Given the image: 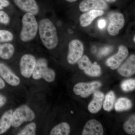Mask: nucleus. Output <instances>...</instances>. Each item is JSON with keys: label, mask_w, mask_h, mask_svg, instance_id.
<instances>
[{"label": "nucleus", "mask_w": 135, "mask_h": 135, "mask_svg": "<svg viewBox=\"0 0 135 135\" xmlns=\"http://www.w3.org/2000/svg\"><path fill=\"white\" fill-rule=\"evenodd\" d=\"M39 35L44 46L48 49H55L58 44L57 31L55 26L48 18L42 19L38 24Z\"/></svg>", "instance_id": "nucleus-1"}, {"label": "nucleus", "mask_w": 135, "mask_h": 135, "mask_svg": "<svg viewBox=\"0 0 135 135\" xmlns=\"http://www.w3.org/2000/svg\"><path fill=\"white\" fill-rule=\"evenodd\" d=\"M22 27L20 39L24 42L31 41L34 38L38 30V24L34 15L27 12L22 19Z\"/></svg>", "instance_id": "nucleus-2"}, {"label": "nucleus", "mask_w": 135, "mask_h": 135, "mask_svg": "<svg viewBox=\"0 0 135 135\" xmlns=\"http://www.w3.org/2000/svg\"><path fill=\"white\" fill-rule=\"evenodd\" d=\"M35 80L43 79L47 82L54 81L56 77L55 71L48 67L47 61L45 58H40L36 61V64L32 74Z\"/></svg>", "instance_id": "nucleus-3"}, {"label": "nucleus", "mask_w": 135, "mask_h": 135, "mask_svg": "<svg viewBox=\"0 0 135 135\" xmlns=\"http://www.w3.org/2000/svg\"><path fill=\"white\" fill-rule=\"evenodd\" d=\"M35 114L29 107L24 105L17 108L12 115V126L17 128L24 122H31L35 118Z\"/></svg>", "instance_id": "nucleus-4"}, {"label": "nucleus", "mask_w": 135, "mask_h": 135, "mask_svg": "<svg viewBox=\"0 0 135 135\" xmlns=\"http://www.w3.org/2000/svg\"><path fill=\"white\" fill-rule=\"evenodd\" d=\"M101 85V82L98 81L90 83L80 82L74 86L73 91L77 95L86 98L95 92Z\"/></svg>", "instance_id": "nucleus-5"}, {"label": "nucleus", "mask_w": 135, "mask_h": 135, "mask_svg": "<svg viewBox=\"0 0 135 135\" xmlns=\"http://www.w3.org/2000/svg\"><path fill=\"white\" fill-rule=\"evenodd\" d=\"M68 51L67 59L71 65L75 64L81 58L84 52L83 44L78 40H73L68 45Z\"/></svg>", "instance_id": "nucleus-6"}, {"label": "nucleus", "mask_w": 135, "mask_h": 135, "mask_svg": "<svg viewBox=\"0 0 135 135\" xmlns=\"http://www.w3.org/2000/svg\"><path fill=\"white\" fill-rule=\"evenodd\" d=\"M36 58L31 54H25L22 57L20 62V73L23 77L30 78L36 64Z\"/></svg>", "instance_id": "nucleus-7"}, {"label": "nucleus", "mask_w": 135, "mask_h": 135, "mask_svg": "<svg viewBox=\"0 0 135 135\" xmlns=\"http://www.w3.org/2000/svg\"><path fill=\"white\" fill-rule=\"evenodd\" d=\"M79 68L83 70L87 75L91 77H98L101 75L100 66L96 64L91 62L89 57L86 55L82 56L78 61Z\"/></svg>", "instance_id": "nucleus-8"}, {"label": "nucleus", "mask_w": 135, "mask_h": 135, "mask_svg": "<svg viewBox=\"0 0 135 135\" xmlns=\"http://www.w3.org/2000/svg\"><path fill=\"white\" fill-rule=\"evenodd\" d=\"M109 20L110 22L107 28L108 33L111 36H116L124 26L125 22L124 16L120 13H114L110 15Z\"/></svg>", "instance_id": "nucleus-9"}, {"label": "nucleus", "mask_w": 135, "mask_h": 135, "mask_svg": "<svg viewBox=\"0 0 135 135\" xmlns=\"http://www.w3.org/2000/svg\"><path fill=\"white\" fill-rule=\"evenodd\" d=\"M128 50L124 46H119L118 53L110 57L106 61V64L111 69H118L128 55Z\"/></svg>", "instance_id": "nucleus-10"}, {"label": "nucleus", "mask_w": 135, "mask_h": 135, "mask_svg": "<svg viewBox=\"0 0 135 135\" xmlns=\"http://www.w3.org/2000/svg\"><path fill=\"white\" fill-rule=\"evenodd\" d=\"M108 7L104 0H83L80 3L79 9L84 12L91 10H105Z\"/></svg>", "instance_id": "nucleus-11"}, {"label": "nucleus", "mask_w": 135, "mask_h": 135, "mask_svg": "<svg viewBox=\"0 0 135 135\" xmlns=\"http://www.w3.org/2000/svg\"><path fill=\"white\" fill-rule=\"evenodd\" d=\"M0 75L8 84L11 86H18L20 82L19 77L15 75L5 64L0 63Z\"/></svg>", "instance_id": "nucleus-12"}, {"label": "nucleus", "mask_w": 135, "mask_h": 135, "mask_svg": "<svg viewBox=\"0 0 135 135\" xmlns=\"http://www.w3.org/2000/svg\"><path fill=\"white\" fill-rule=\"evenodd\" d=\"M104 129L103 126L97 120L91 119L85 124L82 132V135H103Z\"/></svg>", "instance_id": "nucleus-13"}, {"label": "nucleus", "mask_w": 135, "mask_h": 135, "mask_svg": "<svg viewBox=\"0 0 135 135\" xmlns=\"http://www.w3.org/2000/svg\"><path fill=\"white\" fill-rule=\"evenodd\" d=\"M15 4L20 9L34 15H37L39 8L35 0H13Z\"/></svg>", "instance_id": "nucleus-14"}, {"label": "nucleus", "mask_w": 135, "mask_h": 135, "mask_svg": "<svg viewBox=\"0 0 135 135\" xmlns=\"http://www.w3.org/2000/svg\"><path fill=\"white\" fill-rule=\"evenodd\" d=\"M118 72L124 77H129L135 73V56L132 55L129 57L123 64L118 68Z\"/></svg>", "instance_id": "nucleus-15"}, {"label": "nucleus", "mask_w": 135, "mask_h": 135, "mask_svg": "<svg viewBox=\"0 0 135 135\" xmlns=\"http://www.w3.org/2000/svg\"><path fill=\"white\" fill-rule=\"evenodd\" d=\"M104 98V95L103 92L96 91L94 92L93 99L88 106V110L90 113H96L101 110Z\"/></svg>", "instance_id": "nucleus-16"}, {"label": "nucleus", "mask_w": 135, "mask_h": 135, "mask_svg": "<svg viewBox=\"0 0 135 135\" xmlns=\"http://www.w3.org/2000/svg\"><path fill=\"white\" fill-rule=\"evenodd\" d=\"M104 14L103 10H91L86 13H84L80 17V24L83 27L89 26L92 21L98 17L101 16Z\"/></svg>", "instance_id": "nucleus-17"}, {"label": "nucleus", "mask_w": 135, "mask_h": 135, "mask_svg": "<svg viewBox=\"0 0 135 135\" xmlns=\"http://www.w3.org/2000/svg\"><path fill=\"white\" fill-rule=\"evenodd\" d=\"M12 110H9L3 114L0 119V135L4 134L12 126Z\"/></svg>", "instance_id": "nucleus-18"}, {"label": "nucleus", "mask_w": 135, "mask_h": 135, "mask_svg": "<svg viewBox=\"0 0 135 135\" xmlns=\"http://www.w3.org/2000/svg\"><path fill=\"white\" fill-rule=\"evenodd\" d=\"M15 47L11 44H0V57L5 60L11 58L15 53Z\"/></svg>", "instance_id": "nucleus-19"}, {"label": "nucleus", "mask_w": 135, "mask_h": 135, "mask_svg": "<svg viewBox=\"0 0 135 135\" xmlns=\"http://www.w3.org/2000/svg\"><path fill=\"white\" fill-rule=\"evenodd\" d=\"M70 133V125L66 122L59 123L53 128L50 135H68Z\"/></svg>", "instance_id": "nucleus-20"}, {"label": "nucleus", "mask_w": 135, "mask_h": 135, "mask_svg": "<svg viewBox=\"0 0 135 135\" xmlns=\"http://www.w3.org/2000/svg\"><path fill=\"white\" fill-rule=\"evenodd\" d=\"M132 106V102L130 99L125 98H120L116 101L114 109L117 112H122L129 110Z\"/></svg>", "instance_id": "nucleus-21"}, {"label": "nucleus", "mask_w": 135, "mask_h": 135, "mask_svg": "<svg viewBox=\"0 0 135 135\" xmlns=\"http://www.w3.org/2000/svg\"><path fill=\"white\" fill-rule=\"evenodd\" d=\"M103 103V108L104 110L110 112L113 109L115 103V94L113 91H110L106 94Z\"/></svg>", "instance_id": "nucleus-22"}, {"label": "nucleus", "mask_w": 135, "mask_h": 135, "mask_svg": "<svg viewBox=\"0 0 135 135\" xmlns=\"http://www.w3.org/2000/svg\"><path fill=\"white\" fill-rule=\"evenodd\" d=\"M123 128L127 134L131 135L135 134V114L130 116L128 119L124 123Z\"/></svg>", "instance_id": "nucleus-23"}, {"label": "nucleus", "mask_w": 135, "mask_h": 135, "mask_svg": "<svg viewBox=\"0 0 135 135\" xmlns=\"http://www.w3.org/2000/svg\"><path fill=\"white\" fill-rule=\"evenodd\" d=\"M36 124L32 122L27 125L17 135H35L36 134Z\"/></svg>", "instance_id": "nucleus-24"}, {"label": "nucleus", "mask_w": 135, "mask_h": 135, "mask_svg": "<svg viewBox=\"0 0 135 135\" xmlns=\"http://www.w3.org/2000/svg\"><path fill=\"white\" fill-rule=\"evenodd\" d=\"M122 89L125 92H127L134 90L135 88L134 79H130L126 80L121 84Z\"/></svg>", "instance_id": "nucleus-25"}, {"label": "nucleus", "mask_w": 135, "mask_h": 135, "mask_svg": "<svg viewBox=\"0 0 135 135\" xmlns=\"http://www.w3.org/2000/svg\"><path fill=\"white\" fill-rule=\"evenodd\" d=\"M14 36L11 32L5 30H0V42H7L11 41Z\"/></svg>", "instance_id": "nucleus-26"}, {"label": "nucleus", "mask_w": 135, "mask_h": 135, "mask_svg": "<svg viewBox=\"0 0 135 135\" xmlns=\"http://www.w3.org/2000/svg\"><path fill=\"white\" fill-rule=\"evenodd\" d=\"M10 22L8 15L4 11H0V23L4 24H7Z\"/></svg>", "instance_id": "nucleus-27"}, {"label": "nucleus", "mask_w": 135, "mask_h": 135, "mask_svg": "<svg viewBox=\"0 0 135 135\" xmlns=\"http://www.w3.org/2000/svg\"><path fill=\"white\" fill-rule=\"evenodd\" d=\"M113 50V47L111 46H107L100 50L99 53V55L100 57L103 56L108 55L112 52Z\"/></svg>", "instance_id": "nucleus-28"}, {"label": "nucleus", "mask_w": 135, "mask_h": 135, "mask_svg": "<svg viewBox=\"0 0 135 135\" xmlns=\"http://www.w3.org/2000/svg\"><path fill=\"white\" fill-rule=\"evenodd\" d=\"M7 102V99L6 97L0 94V108L5 105Z\"/></svg>", "instance_id": "nucleus-29"}, {"label": "nucleus", "mask_w": 135, "mask_h": 135, "mask_svg": "<svg viewBox=\"0 0 135 135\" xmlns=\"http://www.w3.org/2000/svg\"><path fill=\"white\" fill-rule=\"evenodd\" d=\"M106 25V21L104 19H100L98 22V27L99 29H103Z\"/></svg>", "instance_id": "nucleus-30"}, {"label": "nucleus", "mask_w": 135, "mask_h": 135, "mask_svg": "<svg viewBox=\"0 0 135 135\" xmlns=\"http://www.w3.org/2000/svg\"><path fill=\"white\" fill-rule=\"evenodd\" d=\"M9 5V2L8 0H0V6L3 7H6Z\"/></svg>", "instance_id": "nucleus-31"}, {"label": "nucleus", "mask_w": 135, "mask_h": 135, "mask_svg": "<svg viewBox=\"0 0 135 135\" xmlns=\"http://www.w3.org/2000/svg\"><path fill=\"white\" fill-rule=\"evenodd\" d=\"M5 83L2 78L0 77V90L3 89L5 88Z\"/></svg>", "instance_id": "nucleus-32"}, {"label": "nucleus", "mask_w": 135, "mask_h": 135, "mask_svg": "<svg viewBox=\"0 0 135 135\" xmlns=\"http://www.w3.org/2000/svg\"><path fill=\"white\" fill-rule=\"evenodd\" d=\"M106 1L109 2H116L117 0H105Z\"/></svg>", "instance_id": "nucleus-33"}, {"label": "nucleus", "mask_w": 135, "mask_h": 135, "mask_svg": "<svg viewBox=\"0 0 135 135\" xmlns=\"http://www.w3.org/2000/svg\"><path fill=\"white\" fill-rule=\"evenodd\" d=\"M67 2H69L72 3L76 1L77 0H65Z\"/></svg>", "instance_id": "nucleus-34"}, {"label": "nucleus", "mask_w": 135, "mask_h": 135, "mask_svg": "<svg viewBox=\"0 0 135 135\" xmlns=\"http://www.w3.org/2000/svg\"><path fill=\"white\" fill-rule=\"evenodd\" d=\"M3 8V7L2 6H0V9H2Z\"/></svg>", "instance_id": "nucleus-35"}, {"label": "nucleus", "mask_w": 135, "mask_h": 135, "mask_svg": "<svg viewBox=\"0 0 135 135\" xmlns=\"http://www.w3.org/2000/svg\"><path fill=\"white\" fill-rule=\"evenodd\" d=\"M135 35L134 36V38H133V41H134V42H135Z\"/></svg>", "instance_id": "nucleus-36"}]
</instances>
